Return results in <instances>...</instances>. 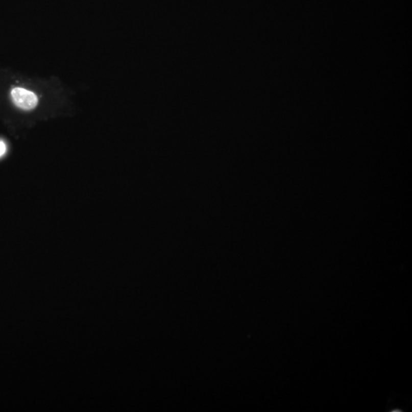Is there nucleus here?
I'll return each mask as SVG.
<instances>
[{"label":"nucleus","instance_id":"f257e3e1","mask_svg":"<svg viewBox=\"0 0 412 412\" xmlns=\"http://www.w3.org/2000/svg\"><path fill=\"white\" fill-rule=\"evenodd\" d=\"M11 96L15 106L23 110H32L38 105L37 95L34 92L23 88H14L11 92Z\"/></svg>","mask_w":412,"mask_h":412},{"label":"nucleus","instance_id":"f03ea898","mask_svg":"<svg viewBox=\"0 0 412 412\" xmlns=\"http://www.w3.org/2000/svg\"><path fill=\"white\" fill-rule=\"evenodd\" d=\"M6 144H5L4 142L2 141V140H0V157H1L2 156L4 155L5 153H6Z\"/></svg>","mask_w":412,"mask_h":412}]
</instances>
